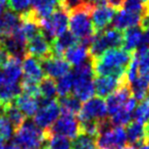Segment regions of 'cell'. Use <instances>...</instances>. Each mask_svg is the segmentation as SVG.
I'll return each mask as SVG.
<instances>
[{
    "mask_svg": "<svg viewBox=\"0 0 149 149\" xmlns=\"http://www.w3.org/2000/svg\"><path fill=\"white\" fill-rule=\"evenodd\" d=\"M126 135L127 141H129L130 145L136 149H139L142 145L147 143L144 126L137 120H132L127 125Z\"/></svg>",
    "mask_w": 149,
    "mask_h": 149,
    "instance_id": "20",
    "label": "cell"
},
{
    "mask_svg": "<svg viewBox=\"0 0 149 149\" xmlns=\"http://www.w3.org/2000/svg\"><path fill=\"white\" fill-rule=\"evenodd\" d=\"M39 61L44 74L52 79H59L70 72V64L60 56L51 55Z\"/></svg>",
    "mask_w": 149,
    "mask_h": 149,
    "instance_id": "12",
    "label": "cell"
},
{
    "mask_svg": "<svg viewBox=\"0 0 149 149\" xmlns=\"http://www.w3.org/2000/svg\"><path fill=\"white\" fill-rule=\"evenodd\" d=\"M132 96L137 100L141 101L149 95V74H140L134 82L130 84Z\"/></svg>",
    "mask_w": 149,
    "mask_h": 149,
    "instance_id": "26",
    "label": "cell"
},
{
    "mask_svg": "<svg viewBox=\"0 0 149 149\" xmlns=\"http://www.w3.org/2000/svg\"><path fill=\"white\" fill-rule=\"evenodd\" d=\"M145 128V134H146V140L147 142H149V122H147L144 126Z\"/></svg>",
    "mask_w": 149,
    "mask_h": 149,
    "instance_id": "43",
    "label": "cell"
},
{
    "mask_svg": "<svg viewBox=\"0 0 149 149\" xmlns=\"http://www.w3.org/2000/svg\"><path fill=\"white\" fill-rule=\"evenodd\" d=\"M95 6L86 1L85 3L74 7L68 11V26L70 33L74 34L80 42L88 48L91 45L95 32L91 22V13Z\"/></svg>",
    "mask_w": 149,
    "mask_h": 149,
    "instance_id": "2",
    "label": "cell"
},
{
    "mask_svg": "<svg viewBox=\"0 0 149 149\" xmlns=\"http://www.w3.org/2000/svg\"><path fill=\"white\" fill-rule=\"evenodd\" d=\"M43 132L45 140L50 136H62L68 139H74L80 134L79 120L72 116L60 114L57 120Z\"/></svg>",
    "mask_w": 149,
    "mask_h": 149,
    "instance_id": "8",
    "label": "cell"
},
{
    "mask_svg": "<svg viewBox=\"0 0 149 149\" xmlns=\"http://www.w3.org/2000/svg\"><path fill=\"white\" fill-rule=\"evenodd\" d=\"M1 68L2 70L0 72V87L5 84L19 83L23 74L21 59L10 56L4 65Z\"/></svg>",
    "mask_w": 149,
    "mask_h": 149,
    "instance_id": "14",
    "label": "cell"
},
{
    "mask_svg": "<svg viewBox=\"0 0 149 149\" xmlns=\"http://www.w3.org/2000/svg\"><path fill=\"white\" fill-rule=\"evenodd\" d=\"M79 125L80 134H85L94 138H97V136L99 135V120H79Z\"/></svg>",
    "mask_w": 149,
    "mask_h": 149,
    "instance_id": "33",
    "label": "cell"
},
{
    "mask_svg": "<svg viewBox=\"0 0 149 149\" xmlns=\"http://www.w3.org/2000/svg\"><path fill=\"white\" fill-rule=\"evenodd\" d=\"M122 149H136L135 147H133L132 145H128V146H125V147H123Z\"/></svg>",
    "mask_w": 149,
    "mask_h": 149,
    "instance_id": "47",
    "label": "cell"
},
{
    "mask_svg": "<svg viewBox=\"0 0 149 149\" xmlns=\"http://www.w3.org/2000/svg\"><path fill=\"white\" fill-rule=\"evenodd\" d=\"M3 114H4L9 120V122L11 123L15 131L17 130V129L24 124V122L27 120V116H26L25 114L19 110V108L15 105V101L10 102V103H7L6 105L3 107Z\"/></svg>",
    "mask_w": 149,
    "mask_h": 149,
    "instance_id": "27",
    "label": "cell"
},
{
    "mask_svg": "<svg viewBox=\"0 0 149 149\" xmlns=\"http://www.w3.org/2000/svg\"><path fill=\"white\" fill-rule=\"evenodd\" d=\"M87 2H89L90 4L94 5L95 7L107 5V4H106V0H87Z\"/></svg>",
    "mask_w": 149,
    "mask_h": 149,
    "instance_id": "39",
    "label": "cell"
},
{
    "mask_svg": "<svg viewBox=\"0 0 149 149\" xmlns=\"http://www.w3.org/2000/svg\"><path fill=\"white\" fill-rule=\"evenodd\" d=\"M22 72H23L24 79L31 80L37 83H39L45 76L39 60L29 54H27L23 59Z\"/></svg>",
    "mask_w": 149,
    "mask_h": 149,
    "instance_id": "17",
    "label": "cell"
},
{
    "mask_svg": "<svg viewBox=\"0 0 149 149\" xmlns=\"http://www.w3.org/2000/svg\"><path fill=\"white\" fill-rule=\"evenodd\" d=\"M62 57L70 64V65H80L83 62L87 61L88 59H90L89 57V48L83 44L82 42H79L78 44H76L72 47L68 48V50H65V52L63 53Z\"/></svg>",
    "mask_w": 149,
    "mask_h": 149,
    "instance_id": "21",
    "label": "cell"
},
{
    "mask_svg": "<svg viewBox=\"0 0 149 149\" xmlns=\"http://www.w3.org/2000/svg\"><path fill=\"white\" fill-rule=\"evenodd\" d=\"M80 40L70 32L65 31L61 35L57 36L50 42V47H51L52 54L55 56H60L62 57L65 50L68 48L72 47L76 44H78Z\"/></svg>",
    "mask_w": 149,
    "mask_h": 149,
    "instance_id": "18",
    "label": "cell"
},
{
    "mask_svg": "<svg viewBox=\"0 0 149 149\" xmlns=\"http://www.w3.org/2000/svg\"><path fill=\"white\" fill-rule=\"evenodd\" d=\"M15 103L19 108V110L29 118H34L38 108H39L38 98L32 97V96L29 95H25L23 93H21L15 98Z\"/></svg>",
    "mask_w": 149,
    "mask_h": 149,
    "instance_id": "24",
    "label": "cell"
},
{
    "mask_svg": "<svg viewBox=\"0 0 149 149\" xmlns=\"http://www.w3.org/2000/svg\"><path fill=\"white\" fill-rule=\"evenodd\" d=\"M58 1H59V2H60V1H63V0H58Z\"/></svg>",
    "mask_w": 149,
    "mask_h": 149,
    "instance_id": "49",
    "label": "cell"
},
{
    "mask_svg": "<svg viewBox=\"0 0 149 149\" xmlns=\"http://www.w3.org/2000/svg\"><path fill=\"white\" fill-rule=\"evenodd\" d=\"M74 84H72V95L76 96L80 101H87L95 94L94 90V74L92 68L91 59L83 62L74 68Z\"/></svg>",
    "mask_w": 149,
    "mask_h": 149,
    "instance_id": "3",
    "label": "cell"
},
{
    "mask_svg": "<svg viewBox=\"0 0 149 149\" xmlns=\"http://www.w3.org/2000/svg\"><path fill=\"white\" fill-rule=\"evenodd\" d=\"M39 93L40 96L47 99H55L57 94L56 91V81L55 79L44 76L43 79L39 82Z\"/></svg>",
    "mask_w": 149,
    "mask_h": 149,
    "instance_id": "28",
    "label": "cell"
},
{
    "mask_svg": "<svg viewBox=\"0 0 149 149\" xmlns=\"http://www.w3.org/2000/svg\"><path fill=\"white\" fill-rule=\"evenodd\" d=\"M2 149H21V148H19L13 141H10V142H8L7 144H4Z\"/></svg>",
    "mask_w": 149,
    "mask_h": 149,
    "instance_id": "41",
    "label": "cell"
},
{
    "mask_svg": "<svg viewBox=\"0 0 149 149\" xmlns=\"http://www.w3.org/2000/svg\"><path fill=\"white\" fill-rule=\"evenodd\" d=\"M72 84H74V74L72 72H68L66 74L62 76L56 82V91L59 97L66 96L70 94V91L72 89Z\"/></svg>",
    "mask_w": 149,
    "mask_h": 149,
    "instance_id": "31",
    "label": "cell"
},
{
    "mask_svg": "<svg viewBox=\"0 0 149 149\" xmlns=\"http://www.w3.org/2000/svg\"><path fill=\"white\" fill-rule=\"evenodd\" d=\"M72 149H97L96 138L85 134H79L70 142Z\"/></svg>",
    "mask_w": 149,
    "mask_h": 149,
    "instance_id": "30",
    "label": "cell"
},
{
    "mask_svg": "<svg viewBox=\"0 0 149 149\" xmlns=\"http://www.w3.org/2000/svg\"><path fill=\"white\" fill-rule=\"evenodd\" d=\"M39 108L34 116V123L41 130L45 131L57 120L60 116V108L57 99H47L41 96L38 97Z\"/></svg>",
    "mask_w": 149,
    "mask_h": 149,
    "instance_id": "7",
    "label": "cell"
},
{
    "mask_svg": "<svg viewBox=\"0 0 149 149\" xmlns=\"http://www.w3.org/2000/svg\"><path fill=\"white\" fill-rule=\"evenodd\" d=\"M134 120L141 124H146L149 122V95L137 104L134 110Z\"/></svg>",
    "mask_w": 149,
    "mask_h": 149,
    "instance_id": "32",
    "label": "cell"
},
{
    "mask_svg": "<svg viewBox=\"0 0 149 149\" xmlns=\"http://www.w3.org/2000/svg\"><path fill=\"white\" fill-rule=\"evenodd\" d=\"M21 23L19 15L5 9L0 15V37L9 36L17 29Z\"/></svg>",
    "mask_w": 149,
    "mask_h": 149,
    "instance_id": "23",
    "label": "cell"
},
{
    "mask_svg": "<svg viewBox=\"0 0 149 149\" xmlns=\"http://www.w3.org/2000/svg\"><path fill=\"white\" fill-rule=\"evenodd\" d=\"M27 54L34 56L38 60H42L53 55L50 47V42L43 36L42 33L37 34L33 38L29 39L26 44Z\"/></svg>",
    "mask_w": 149,
    "mask_h": 149,
    "instance_id": "13",
    "label": "cell"
},
{
    "mask_svg": "<svg viewBox=\"0 0 149 149\" xmlns=\"http://www.w3.org/2000/svg\"><path fill=\"white\" fill-rule=\"evenodd\" d=\"M94 90L97 97L105 98L108 97L110 94L118 90L120 86L130 84L127 79L126 74L120 78L113 77V76H99L94 77Z\"/></svg>",
    "mask_w": 149,
    "mask_h": 149,
    "instance_id": "10",
    "label": "cell"
},
{
    "mask_svg": "<svg viewBox=\"0 0 149 149\" xmlns=\"http://www.w3.org/2000/svg\"><path fill=\"white\" fill-rule=\"evenodd\" d=\"M7 6V0H0V15L6 9Z\"/></svg>",
    "mask_w": 149,
    "mask_h": 149,
    "instance_id": "42",
    "label": "cell"
},
{
    "mask_svg": "<svg viewBox=\"0 0 149 149\" xmlns=\"http://www.w3.org/2000/svg\"><path fill=\"white\" fill-rule=\"evenodd\" d=\"M40 149H50V148H49V146L47 145V143H46V144H44L43 146H42Z\"/></svg>",
    "mask_w": 149,
    "mask_h": 149,
    "instance_id": "48",
    "label": "cell"
},
{
    "mask_svg": "<svg viewBox=\"0 0 149 149\" xmlns=\"http://www.w3.org/2000/svg\"><path fill=\"white\" fill-rule=\"evenodd\" d=\"M132 55L133 53H130L122 48H111L106 50L98 58L91 59L94 77H123L130 64Z\"/></svg>",
    "mask_w": 149,
    "mask_h": 149,
    "instance_id": "1",
    "label": "cell"
},
{
    "mask_svg": "<svg viewBox=\"0 0 149 149\" xmlns=\"http://www.w3.org/2000/svg\"><path fill=\"white\" fill-rule=\"evenodd\" d=\"M114 15L116 10L107 5L95 7L91 13V22L95 34L106 29L112 22Z\"/></svg>",
    "mask_w": 149,
    "mask_h": 149,
    "instance_id": "16",
    "label": "cell"
},
{
    "mask_svg": "<svg viewBox=\"0 0 149 149\" xmlns=\"http://www.w3.org/2000/svg\"><path fill=\"white\" fill-rule=\"evenodd\" d=\"M40 1H41V0H31V4L33 5V7H35Z\"/></svg>",
    "mask_w": 149,
    "mask_h": 149,
    "instance_id": "44",
    "label": "cell"
},
{
    "mask_svg": "<svg viewBox=\"0 0 149 149\" xmlns=\"http://www.w3.org/2000/svg\"><path fill=\"white\" fill-rule=\"evenodd\" d=\"M124 33L116 28H106L103 31L96 33L89 46L90 59L98 58L103 52L111 48H122Z\"/></svg>",
    "mask_w": 149,
    "mask_h": 149,
    "instance_id": "4",
    "label": "cell"
},
{
    "mask_svg": "<svg viewBox=\"0 0 149 149\" xmlns=\"http://www.w3.org/2000/svg\"><path fill=\"white\" fill-rule=\"evenodd\" d=\"M107 116V108L103 98L92 97L89 100L85 101L82 105V109L78 114V120H101L106 118Z\"/></svg>",
    "mask_w": 149,
    "mask_h": 149,
    "instance_id": "11",
    "label": "cell"
},
{
    "mask_svg": "<svg viewBox=\"0 0 149 149\" xmlns=\"http://www.w3.org/2000/svg\"><path fill=\"white\" fill-rule=\"evenodd\" d=\"M132 112L128 111L124 107L118 111H116V113H113L112 116H110L109 122L113 127H123L127 126L129 123L132 122Z\"/></svg>",
    "mask_w": 149,
    "mask_h": 149,
    "instance_id": "34",
    "label": "cell"
},
{
    "mask_svg": "<svg viewBox=\"0 0 149 149\" xmlns=\"http://www.w3.org/2000/svg\"><path fill=\"white\" fill-rule=\"evenodd\" d=\"M132 97V92H131L130 84H126L118 88V90L110 94L106 100V108H107V113L112 116L118 111L120 109L125 107L127 101Z\"/></svg>",
    "mask_w": 149,
    "mask_h": 149,
    "instance_id": "15",
    "label": "cell"
},
{
    "mask_svg": "<svg viewBox=\"0 0 149 149\" xmlns=\"http://www.w3.org/2000/svg\"><path fill=\"white\" fill-rule=\"evenodd\" d=\"M30 5L31 0H7V6L9 9L17 15H22L31 9Z\"/></svg>",
    "mask_w": 149,
    "mask_h": 149,
    "instance_id": "37",
    "label": "cell"
},
{
    "mask_svg": "<svg viewBox=\"0 0 149 149\" xmlns=\"http://www.w3.org/2000/svg\"><path fill=\"white\" fill-rule=\"evenodd\" d=\"M144 13H149V3L144 6Z\"/></svg>",
    "mask_w": 149,
    "mask_h": 149,
    "instance_id": "46",
    "label": "cell"
},
{
    "mask_svg": "<svg viewBox=\"0 0 149 149\" xmlns=\"http://www.w3.org/2000/svg\"><path fill=\"white\" fill-rule=\"evenodd\" d=\"M126 143L127 135L123 127H112L96 138L97 149H122Z\"/></svg>",
    "mask_w": 149,
    "mask_h": 149,
    "instance_id": "9",
    "label": "cell"
},
{
    "mask_svg": "<svg viewBox=\"0 0 149 149\" xmlns=\"http://www.w3.org/2000/svg\"><path fill=\"white\" fill-rule=\"evenodd\" d=\"M143 45H149V28L143 33Z\"/></svg>",
    "mask_w": 149,
    "mask_h": 149,
    "instance_id": "40",
    "label": "cell"
},
{
    "mask_svg": "<svg viewBox=\"0 0 149 149\" xmlns=\"http://www.w3.org/2000/svg\"><path fill=\"white\" fill-rule=\"evenodd\" d=\"M13 142L21 149H40L46 143L43 130L31 118H27L17 130L15 131Z\"/></svg>",
    "mask_w": 149,
    "mask_h": 149,
    "instance_id": "5",
    "label": "cell"
},
{
    "mask_svg": "<svg viewBox=\"0 0 149 149\" xmlns=\"http://www.w3.org/2000/svg\"><path fill=\"white\" fill-rule=\"evenodd\" d=\"M13 134L15 129L11 123L4 114H0V138L5 141L10 140Z\"/></svg>",
    "mask_w": 149,
    "mask_h": 149,
    "instance_id": "35",
    "label": "cell"
},
{
    "mask_svg": "<svg viewBox=\"0 0 149 149\" xmlns=\"http://www.w3.org/2000/svg\"><path fill=\"white\" fill-rule=\"evenodd\" d=\"M57 102L59 104L60 113L61 114L78 116V114L80 113L82 109V102L76 96L72 95V94L59 97L57 99Z\"/></svg>",
    "mask_w": 149,
    "mask_h": 149,
    "instance_id": "25",
    "label": "cell"
},
{
    "mask_svg": "<svg viewBox=\"0 0 149 149\" xmlns=\"http://www.w3.org/2000/svg\"><path fill=\"white\" fill-rule=\"evenodd\" d=\"M141 15H142L140 13H133V11L127 10V9H122L114 15L113 19H112V26L116 29L125 31L129 28L138 26L140 24Z\"/></svg>",
    "mask_w": 149,
    "mask_h": 149,
    "instance_id": "19",
    "label": "cell"
},
{
    "mask_svg": "<svg viewBox=\"0 0 149 149\" xmlns=\"http://www.w3.org/2000/svg\"><path fill=\"white\" fill-rule=\"evenodd\" d=\"M50 149H70V141L62 136H50L46 139Z\"/></svg>",
    "mask_w": 149,
    "mask_h": 149,
    "instance_id": "36",
    "label": "cell"
},
{
    "mask_svg": "<svg viewBox=\"0 0 149 149\" xmlns=\"http://www.w3.org/2000/svg\"><path fill=\"white\" fill-rule=\"evenodd\" d=\"M138 61L139 76L149 74V45L140 46L138 50L134 52Z\"/></svg>",
    "mask_w": 149,
    "mask_h": 149,
    "instance_id": "29",
    "label": "cell"
},
{
    "mask_svg": "<svg viewBox=\"0 0 149 149\" xmlns=\"http://www.w3.org/2000/svg\"><path fill=\"white\" fill-rule=\"evenodd\" d=\"M143 45V31L140 27L129 28L124 32V41H123V49L133 53L138 47Z\"/></svg>",
    "mask_w": 149,
    "mask_h": 149,
    "instance_id": "22",
    "label": "cell"
},
{
    "mask_svg": "<svg viewBox=\"0 0 149 149\" xmlns=\"http://www.w3.org/2000/svg\"><path fill=\"white\" fill-rule=\"evenodd\" d=\"M68 26V11L59 5L52 13L50 17L42 19L41 22V33L43 36L51 42L54 38L61 35L66 31Z\"/></svg>",
    "mask_w": 149,
    "mask_h": 149,
    "instance_id": "6",
    "label": "cell"
},
{
    "mask_svg": "<svg viewBox=\"0 0 149 149\" xmlns=\"http://www.w3.org/2000/svg\"><path fill=\"white\" fill-rule=\"evenodd\" d=\"M125 0H106V4L107 6L111 7L116 11L122 10L124 8Z\"/></svg>",
    "mask_w": 149,
    "mask_h": 149,
    "instance_id": "38",
    "label": "cell"
},
{
    "mask_svg": "<svg viewBox=\"0 0 149 149\" xmlns=\"http://www.w3.org/2000/svg\"><path fill=\"white\" fill-rule=\"evenodd\" d=\"M139 149H149V142L145 143V144H144V145H142V146H141Z\"/></svg>",
    "mask_w": 149,
    "mask_h": 149,
    "instance_id": "45",
    "label": "cell"
}]
</instances>
